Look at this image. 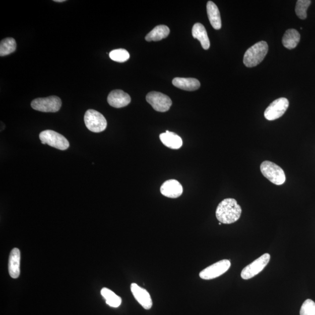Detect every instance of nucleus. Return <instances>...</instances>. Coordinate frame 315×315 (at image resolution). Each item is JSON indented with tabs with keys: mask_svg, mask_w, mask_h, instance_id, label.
Segmentation results:
<instances>
[{
	"mask_svg": "<svg viewBox=\"0 0 315 315\" xmlns=\"http://www.w3.org/2000/svg\"><path fill=\"white\" fill-rule=\"evenodd\" d=\"M85 125L92 132L101 133L107 127V121L103 114L93 109H89L84 116Z\"/></svg>",
	"mask_w": 315,
	"mask_h": 315,
	"instance_id": "obj_4",
	"label": "nucleus"
},
{
	"mask_svg": "<svg viewBox=\"0 0 315 315\" xmlns=\"http://www.w3.org/2000/svg\"><path fill=\"white\" fill-rule=\"evenodd\" d=\"M162 195L171 199L180 197L183 193V187L178 181L175 179L166 180L160 188Z\"/></svg>",
	"mask_w": 315,
	"mask_h": 315,
	"instance_id": "obj_12",
	"label": "nucleus"
},
{
	"mask_svg": "<svg viewBox=\"0 0 315 315\" xmlns=\"http://www.w3.org/2000/svg\"><path fill=\"white\" fill-rule=\"evenodd\" d=\"M192 35L201 43L202 46L205 50H208L210 47V42L208 34L204 26L200 23H196L192 28Z\"/></svg>",
	"mask_w": 315,
	"mask_h": 315,
	"instance_id": "obj_18",
	"label": "nucleus"
},
{
	"mask_svg": "<svg viewBox=\"0 0 315 315\" xmlns=\"http://www.w3.org/2000/svg\"><path fill=\"white\" fill-rule=\"evenodd\" d=\"M221 222H220L219 225H221Z\"/></svg>",
	"mask_w": 315,
	"mask_h": 315,
	"instance_id": "obj_27",
	"label": "nucleus"
},
{
	"mask_svg": "<svg viewBox=\"0 0 315 315\" xmlns=\"http://www.w3.org/2000/svg\"><path fill=\"white\" fill-rule=\"evenodd\" d=\"M299 33L294 29H288L283 36L282 42L283 46L288 49H293L298 45L300 41Z\"/></svg>",
	"mask_w": 315,
	"mask_h": 315,
	"instance_id": "obj_20",
	"label": "nucleus"
},
{
	"mask_svg": "<svg viewBox=\"0 0 315 315\" xmlns=\"http://www.w3.org/2000/svg\"><path fill=\"white\" fill-rule=\"evenodd\" d=\"M39 139L42 144H47L49 146L58 150H66L70 147L69 141L65 137L50 130H47L40 133Z\"/></svg>",
	"mask_w": 315,
	"mask_h": 315,
	"instance_id": "obj_5",
	"label": "nucleus"
},
{
	"mask_svg": "<svg viewBox=\"0 0 315 315\" xmlns=\"http://www.w3.org/2000/svg\"><path fill=\"white\" fill-rule=\"evenodd\" d=\"M146 100L157 112H167L172 104L171 99L168 96L159 92H150L146 96Z\"/></svg>",
	"mask_w": 315,
	"mask_h": 315,
	"instance_id": "obj_7",
	"label": "nucleus"
},
{
	"mask_svg": "<svg viewBox=\"0 0 315 315\" xmlns=\"http://www.w3.org/2000/svg\"><path fill=\"white\" fill-rule=\"evenodd\" d=\"M101 293L103 298L106 300L107 305L113 307H117L121 305V299L120 296L117 295L112 291L107 288H103Z\"/></svg>",
	"mask_w": 315,
	"mask_h": 315,
	"instance_id": "obj_21",
	"label": "nucleus"
},
{
	"mask_svg": "<svg viewBox=\"0 0 315 315\" xmlns=\"http://www.w3.org/2000/svg\"><path fill=\"white\" fill-rule=\"evenodd\" d=\"M131 291L133 296L144 309L149 310L153 306L151 296L146 289L139 286L136 283L131 285Z\"/></svg>",
	"mask_w": 315,
	"mask_h": 315,
	"instance_id": "obj_11",
	"label": "nucleus"
},
{
	"mask_svg": "<svg viewBox=\"0 0 315 315\" xmlns=\"http://www.w3.org/2000/svg\"><path fill=\"white\" fill-rule=\"evenodd\" d=\"M170 33V29L167 26L161 25L157 26L153 30L146 35L145 39L147 42L159 41L167 38Z\"/></svg>",
	"mask_w": 315,
	"mask_h": 315,
	"instance_id": "obj_19",
	"label": "nucleus"
},
{
	"mask_svg": "<svg viewBox=\"0 0 315 315\" xmlns=\"http://www.w3.org/2000/svg\"><path fill=\"white\" fill-rule=\"evenodd\" d=\"M263 175L274 184L281 185L285 183V175L282 168L275 163L266 161L261 165Z\"/></svg>",
	"mask_w": 315,
	"mask_h": 315,
	"instance_id": "obj_3",
	"label": "nucleus"
},
{
	"mask_svg": "<svg viewBox=\"0 0 315 315\" xmlns=\"http://www.w3.org/2000/svg\"><path fill=\"white\" fill-rule=\"evenodd\" d=\"M270 260V255L265 254L259 257L247 265L243 270L240 276L244 280H249L260 273L266 266L268 265Z\"/></svg>",
	"mask_w": 315,
	"mask_h": 315,
	"instance_id": "obj_8",
	"label": "nucleus"
},
{
	"mask_svg": "<svg viewBox=\"0 0 315 315\" xmlns=\"http://www.w3.org/2000/svg\"><path fill=\"white\" fill-rule=\"evenodd\" d=\"M109 57L112 60L118 62H124L130 58L128 51L123 49H118L110 51Z\"/></svg>",
	"mask_w": 315,
	"mask_h": 315,
	"instance_id": "obj_24",
	"label": "nucleus"
},
{
	"mask_svg": "<svg viewBox=\"0 0 315 315\" xmlns=\"http://www.w3.org/2000/svg\"><path fill=\"white\" fill-rule=\"evenodd\" d=\"M311 4L310 0H298L296 2L295 13L296 16L301 20H305L307 17V10Z\"/></svg>",
	"mask_w": 315,
	"mask_h": 315,
	"instance_id": "obj_23",
	"label": "nucleus"
},
{
	"mask_svg": "<svg viewBox=\"0 0 315 315\" xmlns=\"http://www.w3.org/2000/svg\"><path fill=\"white\" fill-rule=\"evenodd\" d=\"M300 315H315V303L312 299H307L303 303Z\"/></svg>",
	"mask_w": 315,
	"mask_h": 315,
	"instance_id": "obj_25",
	"label": "nucleus"
},
{
	"mask_svg": "<svg viewBox=\"0 0 315 315\" xmlns=\"http://www.w3.org/2000/svg\"><path fill=\"white\" fill-rule=\"evenodd\" d=\"M62 102L57 96H51L43 98H37L32 102L33 109L43 112H57L60 109Z\"/></svg>",
	"mask_w": 315,
	"mask_h": 315,
	"instance_id": "obj_6",
	"label": "nucleus"
},
{
	"mask_svg": "<svg viewBox=\"0 0 315 315\" xmlns=\"http://www.w3.org/2000/svg\"><path fill=\"white\" fill-rule=\"evenodd\" d=\"M54 2L60 3V2H65L66 1H65V0H54Z\"/></svg>",
	"mask_w": 315,
	"mask_h": 315,
	"instance_id": "obj_26",
	"label": "nucleus"
},
{
	"mask_svg": "<svg viewBox=\"0 0 315 315\" xmlns=\"http://www.w3.org/2000/svg\"><path fill=\"white\" fill-rule=\"evenodd\" d=\"M231 267V262L228 260H222L207 267L199 274L203 280H212L221 276L227 272Z\"/></svg>",
	"mask_w": 315,
	"mask_h": 315,
	"instance_id": "obj_9",
	"label": "nucleus"
},
{
	"mask_svg": "<svg viewBox=\"0 0 315 315\" xmlns=\"http://www.w3.org/2000/svg\"><path fill=\"white\" fill-rule=\"evenodd\" d=\"M242 209L234 199H225L218 205L216 217L221 223L231 224L239 219Z\"/></svg>",
	"mask_w": 315,
	"mask_h": 315,
	"instance_id": "obj_1",
	"label": "nucleus"
},
{
	"mask_svg": "<svg viewBox=\"0 0 315 315\" xmlns=\"http://www.w3.org/2000/svg\"><path fill=\"white\" fill-rule=\"evenodd\" d=\"M172 84L181 90L188 91H196L200 87L199 81L193 78L177 77L173 80Z\"/></svg>",
	"mask_w": 315,
	"mask_h": 315,
	"instance_id": "obj_16",
	"label": "nucleus"
},
{
	"mask_svg": "<svg viewBox=\"0 0 315 315\" xmlns=\"http://www.w3.org/2000/svg\"><path fill=\"white\" fill-rule=\"evenodd\" d=\"M17 43L16 40L12 38L3 39L0 43V55H5L13 53L16 50Z\"/></svg>",
	"mask_w": 315,
	"mask_h": 315,
	"instance_id": "obj_22",
	"label": "nucleus"
},
{
	"mask_svg": "<svg viewBox=\"0 0 315 315\" xmlns=\"http://www.w3.org/2000/svg\"><path fill=\"white\" fill-rule=\"evenodd\" d=\"M289 107L287 98H280L274 101L265 110V117L267 120H274L282 116Z\"/></svg>",
	"mask_w": 315,
	"mask_h": 315,
	"instance_id": "obj_10",
	"label": "nucleus"
},
{
	"mask_svg": "<svg viewBox=\"0 0 315 315\" xmlns=\"http://www.w3.org/2000/svg\"><path fill=\"white\" fill-rule=\"evenodd\" d=\"M159 139L166 147L173 150L179 149L182 146V140L175 133L166 131L159 136Z\"/></svg>",
	"mask_w": 315,
	"mask_h": 315,
	"instance_id": "obj_15",
	"label": "nucleus"
},
{
	"mask_svg": "<svg viewBox=\"0 0 315 315\" xmlns=\"http://www.w3.org/2000/svg\"><path fill=\"white\" fill-rule=\"evenodd\" d=\"M107 102L111 106L121 108L128 106L131 102V98L123 91L113 90L107 96Z\"/></svg>",
	"mask_w": 315,
	"mask_h": 315,
	"instance_id": "obj_13",
	"label": "nucleus"
},
{
	"mask_svg": "<svg viewBox=\"0 0 315 315\" xmlns=\"http://www.w3.org/2000/svg\"><path fill=\"white\" fill-rule=\"evenodd\" d=\"M20 250L18 248H14L11 250L9 262V272L13 279H17L20 275Z\"/></svg>",
	"mask_w": 315,
	"mask_h": 315,
	"instance_id": "obj_14",
	"label": "nucleus"
},
{
	"mask_svg": "<svg viewBox=\"0 0 315 315\" xmlns=\"http://www.w3.org/2000/svg\"><path fill=\"white\" fill-rule=\"evenodd\" d=\"M207 11L209 19L214 29L219 30L221 28V19L220 11L216 4L209 1L207 4Z\"/></svg>",
	"mask_w": 315,
	"mask_h": 315,
	"instance_id": "obj_17",
	"label": "nucleus"
},
{
	"mask_svg": "<svg viewBox=\"0 0 315 315\" xmlns=\"http://www.w3.org/2000/svg\"><path fill=\"white\" fill-rule=\"evenodd\" d=\"M268 50V44L265 41H261L255 44L244 53V65L249 68L258 66L264 60Z\"/></svg>",
	"mask_w": 315,
	"mask_h": 315,
	"instance_id": "obj_2",
	"label": "nucleus"
}]
</instances>
